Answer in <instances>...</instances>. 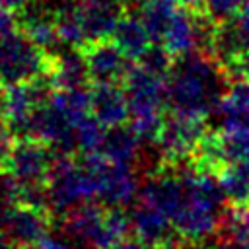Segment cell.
Wrapping results in <instances>:
<instances>
[{"label": "cell", "instance_id": "7402d4cb", "mask_svg": "<svg viewBox=\"0 0 249 249\" xmlns=\"http://www.w3.org/2000/svg\"><path fill=\"white\" fill-rule=\"evenodd\" d=\"M175 56L161 45V43H152L148 51L138 58V64L150 70L152 74H158L161 78H167L171 68H173Z\"/></svg>", "mask_w": 249, "mask_h": 249}, {"label": "cell", "instance_id": "7c38bea8", "mask_svg": "<svg viewBox=\"0 0 249 249\" xmlns=\"http://www.w3.org/2000/svg\"><path fill=\"white\" fill-rule=\"evenodd\" d=\"M47 76L54 89L89 88L91 78L84 49L62 47L60 51L51 54V66Z\"/></svg>", "mask_w": 249, "mask_h": 249}, {"label": "cell", "instance_id": "30bf717a", "mask_svg": "<svg viewBox=\"0 0 249 249\" xmlns=\"http://www.w3.org/2000/svg\"><path fill=\"white\" fill-rule=\"evenodd\" d=\"M84 54L91 84H123L132 66L130 58L111 39L88 43L84 47Z\"/></svg>", "mask_w": 249, "mask_h": 249}, {"label": "cell", "instance_id": "9a60e30c", "mask_svg": "<svg viewBox=\"0 0 249 249\" xmlns=\"http://www.w3.org/2000/svg\"><path fill=\"white\" fill-rule=\"evenodd\" d=\"M82 14L88 43L105 41L126 14V0H82Z\"/></svg>", "mask_w": 249, "mask_h": 249}, {"label": "cell", "instance_id": "52a82bcc", "mask_svg": "<svg viewBox=\"0 0 249 249\" xmlns=\"http://www.w3.org/2000/svg\"><path fill=\"white\" fill-rule=\"evenodd\" d=\"M206 121L208 119H195V117H185L177 113L165 115L161 130L154 142L158 146L160 163H165V165L189 163L202 136L210 128Z\"/></svg>", "mask_w": 249, "mask_h": 249}, {"label": "cell", "instance_id": "d6986e66", "mask_svg": "<svg viewBox=\"0 0 249 249\" xmlns=\"http://www.w3.org/2000/svg\"><path fill=\"white\" fill-rule=\"evenodd\" d=\"M216 179L226 195L228 204L233 206L249 204V158L226 165Z\"/></svg>", "mask_w": 249, "mask_h": 249}, {"label": "cell", "instance_id": "8fae6325", "mask_svg": "<svg viewBox=\"0 0 249 249\" xmlns=\"http://www.w3.org/2000/svg\"><path fill=\"white\" fill-rule=\"evenodd\" d=\"M19 16V29L43 51L49 54H54L64 45H60V37L56 31L54 21V8L41 0H33L21 10H18Z\"/></svg>", "mask_w": 249, "mask_h": 249}, {"label": "cell", "instance_id": "ffe728a7", "mask_svg": "<svg viewBox=\"0 0 249 249\" xmlns=\"http://www.w3.org/2000/svg\"><path fill=\"white\" fill-rule=\"evenodd\" d=\"M222 119H247L249 117V82H231L218 105Z\"/></svg>", "mask_w": 249, "mask_h": 249}, {"label": "cell", "instance_id": "d590c367", "mask_svg": "<svg viewBox=\"0 0 249 249\" xmlns=\"http://www.w3.org/2000/svg\"><path fill=\"white\" fill-rule=\"evenodd\" d=\"M243 121H245V123H247V124H249V117H247V119H243Z\"/></svg>", "mask_w": 249, "mask_h": 249}, {"label": "cell", "instance_id": "ba28073f", "mask_svg": "<svg viewBox=\"0 0 249 249\" xmlns=\"http://www.w3.org/2000/svg\"><path fill=\"white\" fill-rule=\"evenodd\" d=\"M53 148L39 138H18L10 150L4 171L18 183H47L56 156Z\"/></svg>", "mask_w": 249, "mask_h": 249}, {"label": "cell", "instance_id": "d6a6232c", "mask_svg": "<svg viewBox=\"0 0 249 249\" xmlns=\"http://www.w3.org/2000/svg\"><path fill=\"white\" fill-rule=\"evenodd\" d=\"M111 249H128V239H124L123 243H119V245H115V247H111Z\"/></svg>", "mask_w": 249, "mask_h": 249}, {"label": "cell", "instance_id": "2e32d148", "mask_svg": "<svg viewBox=\"0 0 249 249\" xmlns=\"http://www.w3.org/2000/svg\"><path fill=\"white\" fill-rule=\"evenodd\" d=\"M111 41L130 60H138L148 51V47L154 43L150 33H148V29H146V25H144V21L140 19V16L138 14H130V12L124 14L119 19V23H117V27H115V31L111 35Z\"/></svg>", "mask_w": 249, "mask_h": 249}, {"label": "cell", "instance_id": "e0dca14e", "mask_svg": "<svg viewBox=\"0 0 249 249\" xmlns=\"http://www.w3.org/2000/svg\"><path fill=\"white\" fill-rule=\"evenodd\" d=\"M142 138L136 134V130L128 124H117V126H109L105 130L99 154L103 158H107L109 161H117V163H132L138 158V152L142 148Z\"/></svg>", "mask_w": 249, "mask_h": 249}, {"label": "cell", "instance_id": "5bb4252c", "mask_svg": "<svg viewBox=\"0 0 249 249\" xmlns=\"http://www.w3.org/2000/svg\"><path fill=\"white\" fill-rule=\"evenodd\" d=\"M130 222H132V233L136 235V239L156 249H161L163 245H167L177 237L171 218L161 210H158L156 206L146 204L142 200H138V204L134 206L130 214Z\"/></svg>", "mask_w": 249, "mask_h": 249}, {"label": "cell", "instance_id": "4316f807", "mask_svg": "<svg viewBox=\"0 0 249 249\" xmlns=\"http://www.w3.org/2000/svg\"><path fill=\"white\" fill-rule=\"evenodd\" d=\"M37 245H39V249H72L64 239L54 237V235H45Z\"/></svg>", "mask_w": 249, "mask_h": 249}, {"label": "cell", "instance_id": "7a4b0ae2", "mask_svg": "<svg viewBox=\"0 0 249 249\" xmlns=\"http://www.w3.org/2000/svg\"><path fill=\"white\" fill-rule=\"evenodd\" d=\"M130 111V126L142 142H156L167 107V78L152 74L144 66H130L124 82Z\"/></svg>", "mask_w": 249, "mask_h": 249}, {"label": "cell", "instance_id": "4fadbf2b", "mask_svg": "<svg viewBox=\"0 0 249 249\" xmlns=\"http://www.w3.org/2000/svg\"><path fill=\"white\" fill-rule=\"evenodd\" d=\"M91 115L103 126L124 124L130 119L128 99L123 84H93L89 86Z\"/></svg>", "mask_w": 249, "mask_h": 249}, {"label": "cell", "instance_id": "9c48e42d", "mask_svg": "<svg viewBox=\"0 0 249 249\" xmlns=\"http://www.w3.org/2000/svg\"><path fill=\"white\" fill-rule=\"evenodd\" d=\"M49 214L25 204H10L0 218V231L16 249L35 245L49 235Z\"/></svg>", "mask_w": 249, "mask_h": 249}, {"label": "cell", "instance_id": "d4e9b609", "mask_svg": "<svg viewBox=\"0 0 249 249\" xmlns=\"http://www.w3.org/2000/svg\"><path fill=\"white\" fill-rule=\"evenodd\" d=\"M19 29V16L16 10L0 6V37L10 35Z\"/></svg>", "mask_w": 249, "mask_h": 249}, {"label": "cell", "instance_id": "f1b7e54d", "mask_svg": "<svg viewBox=\"0 0 249 249\" xmlns=\"http://www.w3.org/2000/svg\"><path fill=\"white\" fill-rule=\"evenodd\" d=\"M6 107H8V88L0 82V123L6 119Z\"/></svg>", "mask_w": 249, "mask_h": 249}, {"label": "cell", "instance_id": "83f0119b", "mask_svg": "<svg viewBox=\"0 0 249 249\" xmlns=\"http://www.w3.org/2000/svg\"><path fill=\"white\" fill-rule=\"evenodd\" d=\"M161 249H198V245H193L189 241H183L181 237H175L173 241H169L167 245H163Z\"/></svg>", "mask_w": 249, "mask_h": 249}, {"label": "cell", "instance_id": "277c9868", "mask_svg": "<svg viewBox=\"0 0 249 249\" xmlns=\"http://www.w3.org/2000/svg\"><path fill=\"white\" fill-rule=\"evenodd\" d=\"M51 214L64 218L76 206L95 200V181L88 169L66 154H56L49 181Z\"/></svg>", "mask_w": 249, "mask_h": 249}, {"label": "cell", "instance_id": "5b68a950", "mask_svg": "<svg viewBox=\"0 0 249 249\" xmlns=\"http://www.w3.org/2000/svg\"><path fill=\"white\" fill-rule=\"evenodd\" d=\"M95 181V200L105 208H126L138 198L140 185L130 163H117L99 152L84 154L80 161Z\"/></svg>", "mask_w": 249, "mask_h": 249}, {"label": "cell", "instance_id": "8992f818", "mask_svg": "<svg viewBox=\"0 0 249 249\" xmlns=\"http://www.w3.org/2000/svg\"><path fill=\"white\" fill-rule=\"evenodd\" d=\"M51 54L21 29L0 37V82L8 86L37 80L49 72Z\"/></svg>", "mask_w": 249, "mask_h": 249}, {"label": "cell", "instance_id": "f546056e", "mask_svg": "<svg viewBox=\"0 0 249 249\" xmlns=\"http://www.w3.org/2000/svg\"><path fill=\"white\" fill-rule=\"evenodd\" d=\"M29 2L33 0H0V6H6V8H12V10H21L23 6H27Z\"/></svg>", "mask_w": 249, "mask_h": 249}, {"label": "cell", "instance_id": "4dcf8cb0", "mask_svg": "<svg viewBox=\"0 0 249 249\" xmlns=\"http://www.w3.org/2000/svg\"><path fill=\"white\" fill-rule=\"evenodd\" d=\"M128 249H156V247H152L140 239H128Z\"/></svg>", "mask_w": 249, "mask_h": 249}, {"label": "cell", "instance_id": "6da1fadb", "mask_svg": "<svg viewBox=\"0 0 249 249\" xmlns=\"http://www.w3.org/2000/svg\"><path fill=\"white\" fill-rule=\"evenodd\" d=\"M230 82L220 64L198 51L175 58L167 76V107L171 113L208 119L218 105Z\"/></svg>", "mask_w": 249, "mask_h": 249}, {"label": "cell", "instance_id": "603a6c76", "mask_svg": "<svg viewBox=\"0 0 249 249\" xmlns=\"http://www.w3.org/2000/svg\"><path fill=\"white\" fill-rule=\"evenodd\" d=\"M245 2L247 0H200L198 10L214 23H226L239 14Z\"/></svg>", "mask_w": 249, "mask_h": 249}, {"label": "cell", "instance_id": "1f68e13d", "mask_svg": "<svg viewBox=\"0 0 249 249\" xmlns=\"http://www.w3.org/2000/svg\"><path fill=\"white\" fill-rule=\"evenodd\" d=\"M175 2L181 4V6H187V8H198L200 0H175Z\"/></svg>", "mask_w": 249, "mask_h": 249}, {"label": "cell", "instance_id": "e575fe53", "mask_svg": "<svg viewBox=\"0 0 249 249\" xmlns=\"http://www.w3.org/2000/svg\"><path fill=\"white\" fill-rule=\"evenodd\" d=\"M4 239H6V237H4V233H2V231H0V243H2V241H4Z\"/></svg>", "mask_w": 249, "mask_h": 249}, {"label": "cell", "instance_id": "484cf974", "mask_svg": "<svg viewBox=\"0 0 249 249\" xmlns=\"http://www.w3.org/2000/svg\"><path fill=\"white\" fill-rule=\"evenodd\" d=\"M14 136L12 132L8 130V126L4 123H0V171H4L6 167V161H8V156H10V150L14 146Z\"/></svg>", "mask_w": 249, "mask_h": 249}, {"label": "cell", "instance_id": "44dd1931", "mask_svg": "<svg viewBox=\"0 0 249 249\" xmlns=\"http://www.w3.org/2000/svg\"><path fill=\"white\" fill-rule=\"evenodd\" d=\"M220 235L222 239H233L249 245V206L226 204Z\"/></svg>", "mask_w": 249, "mask_h": 249}, {"label": "cell", "instance_id": "ac0fdd59", "mask_svg": "<svg viewBox=\"0 0 249 249\" xmlns=\"http://www.w3.org/2000/svg\"><path fill=\"white\" fill-rule=\"evenodd\" d=\"M54 21L60 43L64 47L84 49L88 45L86 27H84V14H82V0H62L54 8Z\"/></svg>", "mask_w": 249, "mask_h": 249}, {"label": "cell", "instance_id": "cb8c5ba5", "mask_svg": "<svg viewBox=\"0 0 249 249\" xmlns=\"http://www.w3.org/2000/svg\"><path fill=\"white\" fill-rule=\"evenodd\" d=\"M231 21H233V27H235V33L241 45L249 49V0L245 2V6L239 10V14Z\"/></svg>", "mask_w": 249, "mask_h": 249}, {"label": "cell", "instance_id": "3957f363", "mask_svg": "<svg viewBox=\"0 0 249 249\" xmlns=\"http://www.w3.org/2000/svg\"><path fill=\"white\" fill-rule=\"evenodd\" d=\"M66 235L88 249H111L132 231L124 208H105L97 200L84 202L62 218Z\"/></svg>", "mask_w": 249, "mask_h": 249}, {"label": "cell", "instance_id": "836d02e7", "mask_svg": "<svg viewBox=\"0 0 249 249\" xmlns=\"http://www.w3.org/2000/svg\"><path fill=\"white\" fill-rule=\"evenodd\" d=\"M21 249H39V245L35 243V245H29V247H21Z\"/></svg>", "mask_w": 249, "mask_h": 249}]
</instances>
